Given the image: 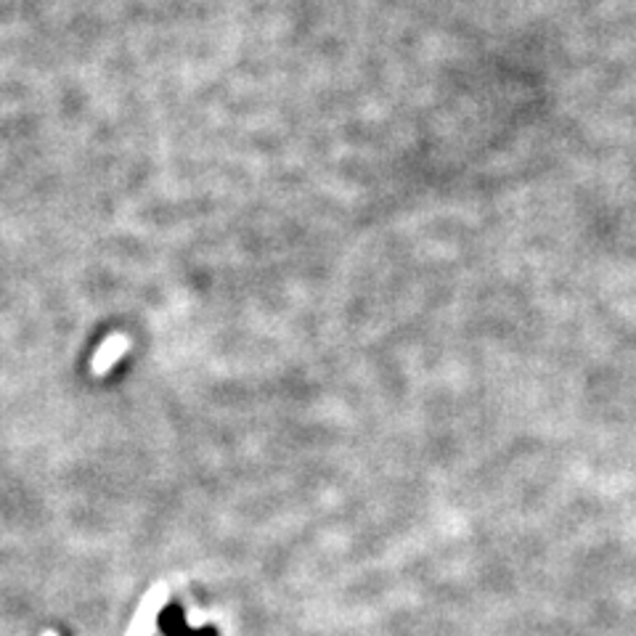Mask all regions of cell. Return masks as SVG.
I'll return each instance as SVG.
<instances>
[{"instance_id": "obj_1", "label": "cell", "mask_w": 636, "mask_h": 636, "mask_svg": "<svg viewBox=\"0 0 636 636\" xmlns=\"http://www.w3.org/2000/svg\"><path fill=\"white\" fill-rule=\"evenodd\" d=\"M159 629L165 631V636H215L212 629H189L181 607L175 605L162 610V615H159Z\"/></svg>"}]
</instances>
